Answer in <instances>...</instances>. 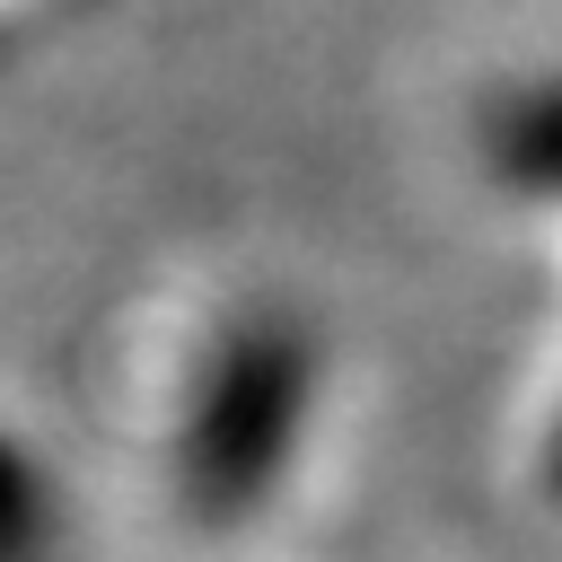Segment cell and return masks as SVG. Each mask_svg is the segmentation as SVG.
<instances>
[{"instance_id":"6da1fadb","label":"cell","mask_w":562,"mask_h":562,"mask_svg":"<svg viewBox=\"0 0 562 562\" xmlns=\"http://www.w3.org/2000/svg\"><path fill=\"white\" fill-rule=\"evenodd\" d=\"M316 413V334L290 307H237L193 351L167 430V483L202 527H237L272 501Z\"/></svg>"},{"instance_id":"7a4b0ae2","label":"cell","mask_w":562,"mask_h":562,"mask_svg":"<svg viewBox=\"0 0 562 562\" xmlns=\"http://www.w3.org/2000/svg\"><path fill=\"white\" fill-rule=\"evenodd\" d=\"M483 167L518 202H562V70H536L483 105Z\"/></svg>"},{"instance_id":"3957f363","label":"cell","mask_w":562,"mask_h":562,"mask_svg":"<svg viewBox=\"0 0 562 562\" xmlns=\"http://www.w3.org/2000/svg\"><path fill=\"white\" fill-rule=\"evenodd\" d=\"M53 536H61V501L35 465V448H18L0 430V562H53Z\"/></svg>"},{"instance_id":"277c9868","label":"cell","mask_w":562,"mask_h":562,"mask_svg":"<svg viewBox=\"0 0 562 562\" xmlns=\"http://www.w3.org/2000/svg\"><path fill=\"white\" fill-rule=\"evenodd\" d=\"M544 474H553V492H562V413H553V448H544Z\"/></svg>"}]
</instances>
